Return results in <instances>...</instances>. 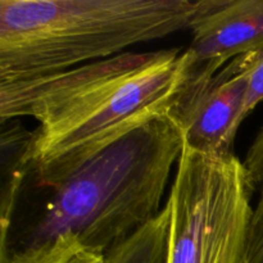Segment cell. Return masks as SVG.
<instances>
[{
  "label": "cell",
  "instance_id": "cell-7",
  "mask_svg": "<svg viewBox=\"0 0 263 263\" xmlns=\"http://www.w3.org/2000/svg\"><path fill=\"white\" fill-rule=\"evenodd\" d=\"M171 210H163L153 221L105 253L103 263H167Z\"/></svg>",
  "mask_w": 263,
  "mask_h": 263
},
{
  "label": "cell",
  "instance_id": "cell-5",
  "mask_svg": "<svg viewBox=\"0 0 263 263\" xmlns=\"http://www.w3.org/2000/svg\"><path fill=\"white\" fill-rule=\"evenodd\" d=\"M247 89L239 57L213 74H187L168 112L181 130L185 148L212 156L234 154Z\"/></svg>",
  "mask_w": 263,
  "mask_h": 263
},
{
  "label": "cell",
  "instance_id": "cell-2",
  "mask_svg": "<svg viewBox=\"0 0 263 263\" xmlns=\"http://www.w3.org/2000/svg\"><path fill=\"white\" fill-rule=\"evenodd\" d=\"M182 149V133L170 113L140 126L59 184L40 187L46 199L22 230L2 241L0 257L67 234L105 254L163 210Z\"/></svg>",
  "mask_w": 263,
  "mask_h": 263
},
{
  "label": "cell",
  "instance_id": "cell-4",
  "mask_svg": "<svg viewBox=\"0 0 263 263\" xmlns=\"http://www.w3.org/2000/svg\"><path fill=\"white\" fill-rule=\"evenodd\" d=\"M256 194L243 161L182 149L167 204V263H240Z\"/></svg>",
  "mask_w": 263,
  "mask_h": 263
},
{
  "label": "cell",
  "instance_id": "cell-3",
  "mask_svg": "<svg viewBox=\"0 0 263 263\" xmlns=\"http://www.w3.org/2000/svg\"><path fill=\"white\" fill-rule=\"evenodd\" d=\"M198 0H0V84L36 79L189 30Z\"/></svg>",
  "mask_w": 263,
  "mask_h": 263
},
{
  "label": "cell",
  "instance_id": "cell-8",
  "mask_svg": "<svg viewBox=\"0 0 263 263\" xmlns=\"http://www.w3.org/2000/svg\"><path fill=\"white\" fill-rule=\"evenodd\" d=\"M104 257L67 234L40 246L9 252L0 257V263H103Z\"/></svg>",
  "mask_w": 263,
  "mask_h": 263
},
{
  "label": "cell",
  "instance_id": "cell-1",
  "mask_svg": "<svg viewBox=\"0 0 263 263\" xmlns=\"http://www.w3.org/2000/svg\"><path fill=\"white\" fill-rule=\"evenodd\" d=\"M185 49L118 55L36 79L0 84V123L31 117L27 162L37 187L59 184L154 118L187 77Z\"/></svg>",
  "mask_w": 263,
  "mask_h": 263
},
{
  "label": "cell",
  "instance_id": "cell-6",
  "mask_svg": "<svg viewBox=\"0 0 263 263\" xmlns=\"http://www.w3.org/2000/svg\"><path fill=\"white\" fill-rule=\"evenodd\" d=\"M185 49L187 74H213L263 48V0H198Z\"/></svg>",
  "mask_w": 263,
  "mask_h": 263
},
{
  "label": "cell",
  "instance_id": "cell-10",
  "mask_svg": "<svg viewBox=\"0 0 263 263\" xmlns=\"http://www.w3.org/2000/svg\"><path fill=\"white\" fill-rule=\"evenodd\" d=\"M248 79L246 102L241 120H246L252 110L263 100V48L239 57Z\"/></svg>",
  "mask_w": 263,
  "mask_h": 263
},
{
  "label": "cell",
  "instance_id": "cell-9",
  "mask_svg": "<svg viewBox=\"0 0 263 263\" xmlns=\"http://www.w3.org/2000/svg\"><path fill=\"white\" fill-rule=\"evenodd\" d=\"M257 193L240 263H263V126L252 141L243 161Z\"/></svg>",
  "mask_w": 263,
  "mask_h": 263
}]
</instances>
